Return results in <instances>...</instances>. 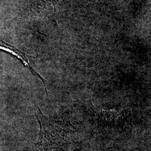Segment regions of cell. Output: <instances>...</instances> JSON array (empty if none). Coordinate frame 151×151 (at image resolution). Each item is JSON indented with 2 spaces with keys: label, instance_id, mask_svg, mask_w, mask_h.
I'll use <instances>...</instances> for the list:
<instances>
[{
  "label": "cell",
  "instance_id": "6da1fadb",
  "mask_svg": "<svg viewBox=\"0 0 151 151\" xmlns=\"http://www.w3.org/2000/svg\"><path fill=\"white\" fill-rule=\"evenodd\" d=\"M0 50L5 51L9 53L16 57L17 59L19 60L25 67H27L29 70H30L32 75L37 77L43 83L45 87V91L47 95L48 96V92L46 88V83L47 81L43 78V77L40 75L39 73L37 68V65L35 63V57L29 55L23 52L21 50L16 48L15 47L12 46L10 44L7 43L3 41L0 39Z\"/></svg>",
  "mask_w": 151,
  "mask_h": 151
}]
</instances>
